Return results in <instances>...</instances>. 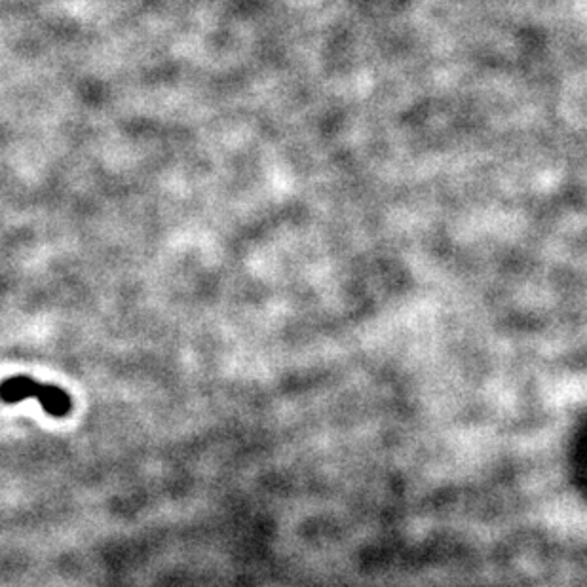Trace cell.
<instances>
[{
	"label": "cell",
	"instance_id": "6da1fadb",
	"mask_svg": "<svg viewBox=\"0 0 587 587\" xmlns=\"http://www.w3.org/2000/svg\"><path fill=\"white\" fill-rule=\"evenodd\" d=\"M0 399L10 405L20 403L23 399H36L48 415L56 419H63L73 411V402L65 390L51 384H43L27 375L10 377L0 382Z\"/></svg>",
	"mask_w": 587,
	"mask_h": 587
}]
</instances>
